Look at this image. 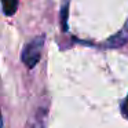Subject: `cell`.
Instances as JSON below:
<instances>
[{
    "mask_svg": "<svg viewBox=\"0 0 128 128\" xmlns=\"http://www.w3.org/2000/svg\"><path fill=\"white\" fill-rule=\"evenodd\" d=\"M44 36H39L36 39H33L29 44L25 46L22 54H21V59L22 62L29 68H34L37 65V62L40 61V56H42V50L43 46H44Z\"/></svg>",
    "mask_w": 128,
    "mask_h": 128,
    "instance_id": "cell-1",
    "label": "cell"
},
{
    "mask_svg": "<svg viewBox=\"0 0 128 128\" xmlns=\"http://www.w3.org/2000/svg\"><path fill=\"white\" fill-rule=\"evenodd\" d=\"M2 4H3V11L6 15L15 14L18 8V0H2Z\"/></svg>",
    "mask_w": 128,
    "mask_h": 128,
    "instance_id": "cell-2",
    "label": "cell"
},
{
    "mask_svg": "<svg viewBox=\"0 0 128 128\" xmlns=\"http://www.w3.org/2000/svg\"><path fill=\"white\" fill-rule=\"evenodd\" d=\"M121 110H122V113H124V116L128 118V95H127V98H125V100L122 102V105H121Z\"/></svg>",
    "mask_w": 128,
    "mask_h": 128,
    "instance_id": "cell-3",
    "label": "cell"
}]
</instances>
